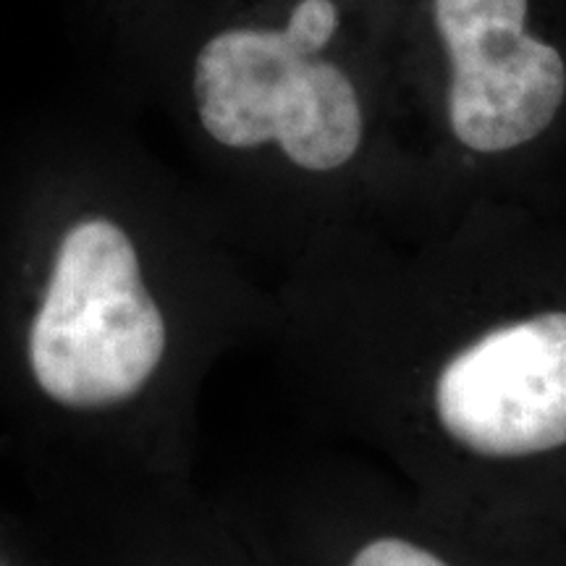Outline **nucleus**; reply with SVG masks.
<instances>
[{
  "label": "nucleus",
  "mask_w": 566,
  "mask_h": 566,
  "mask_svg": "<svg viewBox=\"0 0 566 566\" xmlns=\"http://www.w3.org/2000/svg\"><path fill=\"white\" fill-rule=\"evenodd\" d=\"M310 275L331 388L378 464L566 537V218L478 202L342 229Z\"/></svg>",
  "instance_id": "1"
},
{
  "label": "nucleus",
  "mask_w": 566,
  "mask_h": 566,
  "mask_svg": "<svg viewBox=\"0 0 566 566\" xmlns=\"http://www.w3.org/2000/svg\"><path fill=\"white\" fill-rule=\"evenodd\" d=\"M95 19L216 158L325 208L331 233L428 223L405 108L354 0H95Z\"/></svg>",
  "instance_id": "2"
},
{
  "label": "nucleus",
  "mask_w": 566,
  "mask_h": 566,
  "mask_svg": "<svg viewBox=\"0 0 566 566\" xmlns=\"http://www.w3.org/2000/svg\"><path fill=\"white\" fill-rule=\"evenodd\" d=\"M430 21L438 74L412 129L430 218L535 210L530 181L566 137V55L533 30V0H430Z\"/></svg>",
  "instance_id": "3"
},
{
  "label": "nucleus",
  "mask_w": 566,
  "mask_h": 566,
  "mask_svg": "<svg viewBox=\"0 0 566 566\" xmlns=\"http://www.w3.org/2000/svg\"><path fill=\"white\" fill-rule=\"evenodd\" d=\"M166 354V317L139 247L111 210H76L53 247L27 331V365L45 399L74 412L126 405Z\"/></svg>",
  "instance_id": "4"
},
{
  "label": "nucleus",
  "mask_w": 566,
  "mask_h": 566,
  "mask_svg": "<svg viewBox=\"0 0 566 566\" xmlns=\"http://www.w3.org/2000/svg\"><path fill=\"white\" fill-rule=\"evenodd\" d=\"M344 493L352 537L342 566H478L504 522L438 501L378 462L346 480ZM512 527L525 525L504 527L493 551Z\"/></svg>",
  "instance_id": "5"
}]
</instances>
